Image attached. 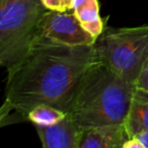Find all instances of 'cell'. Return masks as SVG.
I'll list each match as a JSON object with an SVG mask.
<instances>
[{"label":"cell","mask_w":148,"mask_h":148,"mask_svg":"<svg viewBox=\"0 0 148 148\" xmlns=\"http://www.w3.org/2000/svg\"><path fill=\"white\" fill-rule=\"evenodd\" d=\"M96 62L94 45L69 46L38 36L23 60L7 72L5 101L24 119L40 105L68 114L83 78Z\"/></svg>","instance_id":"cell-1"},{"label":"cell","mask_w":148,"mask_h":148,"mask_svg":"<svg viewBox=\"0 0 148 148\" xmlns=\"http://www.w3.org/2000/svg\"><path fill=\"white\" fill-rule=\"evenodd\" d=\"M136 85L96 62L83 78L68 115L79 131L124 125Z\"/></svg>","instance_id":"cell-2"},{"label":"cell","mask_w":148,"mask_h":148,"mask_svg":"<svg viewBox=\"0 0 148 148\" xmlns=\"http://www.w3.org/2000/svg\"><path fill=\"white\" fill-rule=\"evenodd\" d=\"M47 10L40 0H0V67L9 72L27 55Z\"/></svg>","instance_id":"cell-3"},{"label":"cell","mask_w":148,"mask_h":148,"mask_svg":"<svg viewBox=\"0 0 148 148\" xmlns=\"http://www.w3.org/2000/svg\"><path fill=\"white\" fill-rule=\"evenodd\" d=\"M97 62L136 85L148 58V24L105 28L94 43Z\"/></svg>","instance_id":"cell-4"},{"label":"cell","mask_w":148,"mask_h":148,"mask_svg":"<svg viewBox=\"0 0 148 148\" xmlns=\"http://www.w3.org/2000/svg\"><path fill=\"white\" fill-rule=\"evenodd\" d=\"M38 36L69 46L94 45L96 38L82 26L74 12L47 10L38 26Z\"/></svg>","instance_id":"cell-5"},{"label":"cell","mask_w":148,"mask_h":148,"mask_svg":"<svg viewBox=\"0 0 148 148\" xmlns=\"http://www.w3.org/2000/svg\"><path fill=\"white\" fill-rule=\"evenodd\" d=\"M130 137L124 125H110L79 131L78 148H123Z\"/></svg>","instance_id":"cell-6"},{"label":"cell","mask_w":148,"mask_h":148,"mask_svg":"<svg viewBox=\"0 0 148 148\" xmlns=\"http://www.w3.org/2000/svg\"><path fill=\"white\" fill-rule=\"evenodd\" d=\"M42 148H78L79 130L69 115L49 127H35Z\"/></svg>","instance_id":"cell-7"},{"label":"cell","mask_w":148,"mask_h":148,"mask_svg":"<svg viewBox=\"0 0 148 148\" xmlns=\"http://www.w3.org/2000/svg\"><path fill=\"white\" fill-rule=\"evenodd\" d=\"M124 126L130 138L148 131V90L146 89L136 86Z\"/></svg>","instance_id":"cell-8"},{"label":"cell","mask_w":148,"mask_h":148,"mask_svg":"<svg viewBox=\"0 0 148 148\" xmlns=\"http://www.w3.org/2000/svg\"><path fill=\"white\" fill-rule=\"evenodd\" d=\"M73 12L82 26L97 39L104 31V22L100 16L98 0H75Z\"/></svg>","instance_id":"cell-9"},{"label":"cell","mask_w":148,"mask_h":148,"mask_svg":"<svg viewBox=\"0 0 148 148\" xmlns=\"http://www.w3.org/2000/svg\"><path fill=\"white\" fill-rule=\"evenodd\" d=\"M64 112L51 106L40 105L28 112L26 120L32 123L35 127H49L60 123L66 117Z\"/></svg>","instance_id":"cell-10"},{"label":"cell","mask_w":148,"mask_h":148,"mask_svg":"<svg viewBox=\"0 0 148 148\" xmlns=\"http://www.w3.org/2000/svg\"><path fill=\"white\" fill-rule=\"evenodd\" d=\"M136 86L148 90V58L146 62H145L144 66H143L142 71H141V73L138 77V80L136 82Z\"/></svg>","instance_id":"cell-11"},{"label":"cell","mask_w":148,"mask_h":148,"mask_svg":"<svg viewBox=\"0 0 148 148\" xmlns=\"http://www.w3.org/2000/svg\"><path fill=\"white\" fill-rule=\"evenodd\" d=\"M13 110L11 104L7 101H4L3 104L0 106V127L3 126L6 123V120L9 118L10 112Z\"/></svg>","instance_id":"cell-12"},{"label":"cell","mask_w":148,"mask_h":148,"mask_svg":"<svg viewBox=\"0 0 148 148\" xmlns=\"http://www.w3.org/2000/svg\"><path fill=\"white\" fill-rule=\"evenodd\" d=\"M47 10H55V11H64L62 6V0H40Z\"/></svg>","instance_id":"cell-13"},{"label":"cell","mask_w":148,"mask_h":148,"mask_svg":"<svg viewBox=\"0 0 148 148\" xmlns=\"http://www.w3.org/2000/svg\"><path fill=\"white\" fill-rule=\"evenodd\" d=\"M123 148H145L143 144L135 137L129 138L123 145Z\"/></svg>","instance_id":"cell-14"},{"label":"cell","mask_w":148,"mask_h":148,"mask_svg":"<svg viewBox=\"0 0 148 148\" xmlns=\"http://www.w3.org/2000/svg\"><path fill=\"white\" fill-rule=\"evenodd\" d=\"M135 138L138 139L145 148H148V131L139 133V134H137L136 136H135Z\"/></svg>","instance_id":"cell-15"},{"label":"cell","mask_w":148,"mask_h":148,"mask_svg":"<svg viewBox=\"0 0 148 148\" xmlns=\"http://www.w3.org/2000/svg\"><path fill=\"white\" fill-rule=\"evenodd\" d=\"M74 1L75 0H62V6H64V11H71V10H73Z\"/></svg>","instance_id":"cell-16"}]
</instances>
